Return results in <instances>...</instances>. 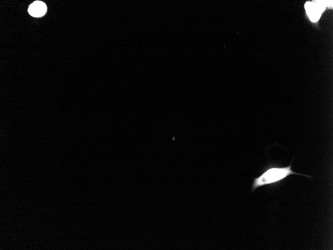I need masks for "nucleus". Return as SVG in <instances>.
<instances>
[{"label":"nucleus","instance_id":"1","mask_svg":"<svg viewBox=\"0 0 333 250\" xmlns=\"http://www.w3.org/2000/svg\"><path fill=\"white\" fill-rule=\"evenodd\" d=\"M291 164L287 167H272L264 171L260 176L254 178L251 190L254 192L257 188L267 185L278 183L292 175H299L311 178L309 175L295 172L292 170Z\"/></svg>","mask_w":333,"mask_h":250},{"label":"nucleus","instance_id":"2","mask_svg":"<svg viewBox=\"0 0 333 250\" xmlns=\"http://www.w3.org/2000/svg\"><path fill=\"white\" fill-rule=\"evenodd\" d=\"M328 1L316 0L308 1L305 3V8L307 14L312 21H317L321 16L322 12L326 7L329 5Z\"/></svg>","mask_w":333,"mask_h":250},{"label":"nucleus","instance_id":"3","mask_svg":"<svg viewBox=\"0 0 333 250\" xmlns=\"http://www.w3.org/2000/svg\"><path fill=\"white\" fill-rule=\"evenodd\" d=\"M47 10V7L45 3L41 1H35L31 3L28 9V13L34 17L43 16Z\"/></svg>","mask_w":333,"mask_h":250}]
</instances>
